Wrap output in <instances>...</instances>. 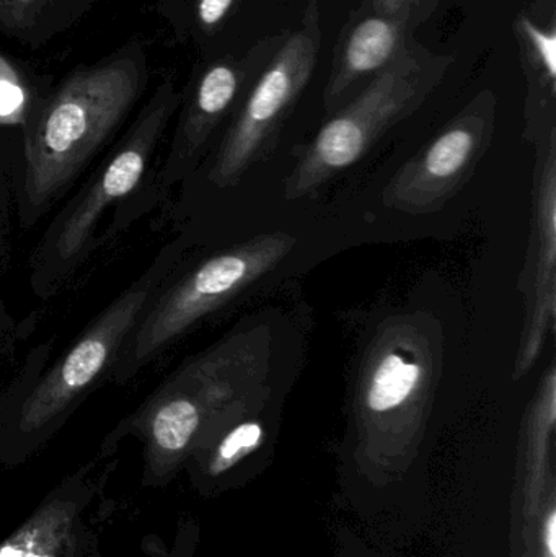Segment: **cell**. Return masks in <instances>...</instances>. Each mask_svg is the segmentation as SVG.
<instances>
[{
	"label": "cell",
	"mask_w": 556,
	"mask_h": 557,
	"mask_svg": "<svg viewBox=\"0 0 556 557\" xmlns=\"http://www.w3.org/2000/svg\"><path fill=\"white\" fill-rule=\"evenodd\" d=\"M147 49L129 41L94 64L78 65L33 104L20 126L15 218L35 228L110 149L149 87Z\"/></svg>",
	"instance_id": "1"
},
{
	"label": "cell",
	"mask_w": 556,
	"mask_h": 557,
	"mask_svg": "<svg viewBox=\"0 0 556 557\" xmlns=\"http://www.w3.org/2000/svg\"><path fill=\"white\" fill-rule=\"evenodd\" d=\"M180 101L182 90L163 78L100 165L52 215L28 258V284L36 297H54L81 273L101 245L100 227L108 214L104 240L146 215L140 198L152 186L157 153Z\"/></svg>",
	"instance_id": "2"
},
{
	"label": "cell",
	"mask_w": 556,
	"mask_h": 557,
	"mask_svg": "<svg viewBox=\"0 0 556 557\" xmlns=\"http://www.w3.org/2000/svg\"><path fill=\"white\" fill-rule=\"evenodd\" d=\"M188 258V245L169 242L149 267L113 298L75 343L46 367L0 428V465L16 468L35 457L84 405L113 382L118 359L143 314Z\"/></svg>",
	"instance_id": "3"
},
{
	"label": "cell",
	"mask_w": 556,
	"mask_h": 557,
	"mask_svg": "<svg viewBox=\"0 0 556 557\" xmlns=\"http://www.w3.org/2000/svg\"><path fill=\"white\" fill-rule=\"evenodd\" d=\"M267 375L264 359L248 334H235L170 373L149 398L103 438L120 448L127 437L143 445V483H169L196 442L221 419L240 409Z\"/></svg>",
	"instance_id": "4"
},
{
	"label": "cell",
	"mask_w": 556,
	"mask_h": 557,
	"mask_svg": "<svg viewBox=\"0 0 556 557\" xmlns=\"http://www.w3.org/2000/svg\"><path fill=\"white\" fill-rule=\"evenodd\" d=\"M320 0H310L299 26L286 33L270 61L245 91L218 144L202 165L180 186L178 196L159 212L165 224L205 193L225 191L273 147L300 95L312 81L322 48Z\"/></svg>",
	"instance_id": "5"
},
{
	"label": "cell",
	"mask_w": 556,
	"mask_h": 557,
	"mask_svg": "<svg viewBox=\"0 0 556 557\" xmlns=\"http://www.w3.org/2000/svg\"><path fill=\"white\" fill-rule=\"evenodd\" d=\"M296 240L273 234L185 263L166 281L118 359L113 383L126 386L193 327L234 300L289 253Z\"/></svg>",
	"instance_id": "6"
},
{
	"label": "cell",
	"mask_w": 556,
	"mask_h": 557,
	"mask_svg": "<svg viewBox=\"0 0 556 557\" xmlns=\"http://www.w3.org/2000/svg\"><path fill=\"white\" fill-rule=\"evenodd\" d=\"M453 54H440L420 42L378 75L319 131L287 178V199L310 195L332 176L355 165L379 137L407 120L443 82Z\"/></svg>",
	"instance_id": "7"
},
{
	"label": "cell",
	"mask_w": 556,
	"mask_h": 557,
	"mask_svg": "<svg viewBox=\"0 0 556 557\" xmlns=\"http://www.w3.org/2000/svg\"><path fill=\"white\" fill-rule=\"evenodd\" d=\"M284 38L286 33L268 36L248 49L244 58L224 52L196 62L188 84L182 90L169 149L157 163L152 186L143 198L147 214L162 211L176 189L202 165L245 91Z\"/></svg>",
	"instance_id": "8"
},
{
	"label": "cell",
	"mask_w": 556,
	"mask_h": 557,
	"mask_svg": "<svg viewBox=\"0 0 556 557\" xmlns=\"http://www.w3.org/2000/svg\"><path fill=\"white\" fill-rule=\"evenodd\" d=\"M118 451L98 448L0 545V557H100L98 536L110 512L104 490Z\"/></svg>",
	"instance_id": "9"
},
{
	"label": "cell",
	"mask_w": 556,
	"mask_h": 557,
	"mask_svg": "<svg viewBox=\"0 0 556 557\" xmlns=\"http://www.w3.org/2000/svg\"><path fill=\"white\" fill-rule=\"evenodd\" d=\"M496 97L477 95L449 126L397 173L387 188V205L408 212L440 208L479 162L495 129Z\"/></svg>",
	"instance_id": "10"
},
{
	"label": "cell",
	"mask_w": 556,
	"mask_h": 557,
	"mask_svg": "<svg viewBox=\"0 0 556 557\" xmlns=\"http://www.w3.org/2000/svg\"><path fill=\"white\" fill-rule=\"evenodd\" d=\"M535 215L522 292L528 305L515 379L538 362L556 317V129L535 144Z\"/></svg>",
	"instance_id": "11"
},
{
	"label": "cell",
	"mask_w": 556,
	"mask_h": 557,
	"mask_svg": "<svg viewBox=\"0 0 556 557\" xmlns=\"http://www.w3.org/2000/svg\"><path fill=\"white\" fill-rule=\"evenodd\" d=\"M418 28L413 20L391 16L362 2L349 13L335 48L323 91L326 113L335 114L397 61Z\"/></svg>",
	"instance_id": "12"
},
{
	"label": "cell",
	"mask_w": 556,
	"mask_h": 557,
	"mask_svg": "<svg viewBox=\"0 0 556 557\" xmlns=\"http://www.w3.org/2000/svg\"><path fill=\"white\" fill-rule=\"evenodd\" d=\"M515 35L528 82L524 136L535 146L556 129L555 0H538L519 13Z\"/></svg>",
	"instance_id": "13"
},
{
	"label": "cell",
	"mask_w": 556,
	"mask_h": 557,
	"mask_svg": "<svg viewBox=\"0 0 556 557\" xmlns=\"http://www.w3.org/2000/svg\"><path fill=\"white\" fill-rule=\"evenodd\" d=\"M98 0H0V33L36 49L74 28Z\"/></svg>",
	"instance_id": "14"
},
{
	"label": "cell",
	"mask_w": 556,
	"mask_h": 557,
	"mask_svg": "<svg viewBox=\"0 0 556 557\" xmlns=\"http://www.w3.org/2000/svg\"><path fill=\"white\" fill-rule=\"evenodd\" d=\"M237 0H160L157 12L178 41L209 45L227 25Z\"/></svg>",
	"instance_id": "15"
},
{
	"label": "cell",
	"mask_w": 556,
	"mask_h": 557,
	"mask_svg": "<svg viewBox=\"0 0 556 557\" xmlns=\"http://www.w3.org/2000/svg\"><path fill=\"white\" fill-rule=\"evenodd\" d=\"M261 441H263V428L260 422L244 421L228 429L221 437L208 435L199 438L189 457L195 455L199 465L206 461V471L212 476H218L234 467L242 458L247 457L255 448L260 447Z\"/></svg>",
	"instance_id": "16"
},
{
	"label": "cell",
	"mask_w": 556,
	"mask_h": 557,
	"mask_svg": "<svg viewBox=\"0 0 556 557\" xmlns=\"http://www.w3.org/2000/svg\"><path fill=\"white\" fill-rule=\"evenodd\" d=\"M45 91L38 90L20 65L0 55V124L22 126L26 114Z\"/></svg>",
	"instance_id": "17"
},
{
	"label": "cell",
	"mask_w": 556,
	"mask_h": 557,
	"mask_svg": "<svg viewBox=\"0 0 556 557\" xmlns=\"http://www.w3.org/2000/svg\"><path fill=\"white\" fill-rule=\"evenodd\" d=\"M52 347H54V339H48L39 343L38 346L29 350L28 356L22 360L15 369L10 379L0 383V428L5 421L9 412L12 411L13 406L22 399V396L32 388L33 383L41 375L42 370L48 367L49 359H51Z\"/></svg>",
	"instance_id": "18"
},
{
	"label": "cell",
	"mask_w": 556,
	"mask_h": 557,
	"mask_svg": "<svg viewBox=\"0 0 556 557\" xmlns=\"http://www.w3.org/2000/svg\"><path fill=\"white\" fill-rule=\"evenodd\" d=\"M16 160L0 149V278L9 270L12 258V222L15 215Z\"/></svg>",
	"instance_id": "19"
},
{
	"label": "cell",
	"mask_w": 556,
	"mask_h": 557,
	"mask_svg": "<svg viewBox=\"0 0 556 557\" xmlns=\"http://www.w3.org/2000/svg\"><path fill=\"white\" fill-rule=\"evenodd\" d=\"M28 333L26 323H18L0 297V370L16 362L20 347Z\"/></svg>",
	"instance_id": "20"
},
{
	"label": "cell",
	"mask_w": 556,
	"mask_h": 557,
	"mask_svg": "<svg viewBox=\"0 0 556 557\" xmlns=\"http://www.w3.org/2000/svg\"><path fill=\"white\" fill-rule=\"evenodd\" d=\"M371 9L391 16H405L423 25L437 7V0H365Z\"/></svg>",
	"instance_id": "21"
},
{
	"label": "cell",
	"mask_w": 556,
	"mask_h": 557,
	"mask_svg": "<svg viewBox=\"0 0 556 557\" xmlns=\"http://www.w3.org/2000/svg\"><path fill=\"white\" fill-rule=\"evenodd\" d=\"M545 545H547L548 555L551 557L556 556V516L551 513L547 520V527H545Z\"/></svg>",
	"instance_id": "22"
}]
</instances>
